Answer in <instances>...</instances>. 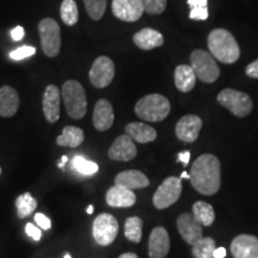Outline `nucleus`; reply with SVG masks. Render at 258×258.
Returning a JSON list of instances; mask_svg holds the SVG:
<instances>
[{
	"label": "nucleus",
	"instance_id": "nucleus-22",
	"mask_svg": "<svg viewBox=\"0 0 258 258\" xmlns=\"http://www.w3.org/2000/svg\"><path fill=\"white\" fill-rule=\"evenodd\" d=\"M125 134L133 141L140 144L152 143L157 139V131L143 122H132L125 125Z\"/></svg>",
	"mask_w": 258,
	"mask_h": 258
},
{
	"label": "nucleus",
	"instance_id": "nucleus-39",
	"mask_svg": "<svg viewBox=\"0 0 258 258\" xmlns=\"http://www.w3.org/2000/svg\"><path fill=\"white\" fill-rule=\"evenodd\" d=\"M11 37H12V40L16 41V42L23 40V37H24L23 27H19V25H18V27L12 29V30H11Z\"/></svg>",
	"mask_w": 258,
	"mask_h": 258
},
{
	"label": "nucleus",
	"instance_id": "nucleus-42",
	"mask_svg": "<svg viewBox=\"0 0 258 258\" xmlns=\"http://www.w3.org/2000/svg\"><path fill=\"white\" fill-rule=\"evenodd\" d=\"M226 256V249L225 247H217L213 253V258H225Z\"/></svg>",
	"mask_w": 258,
	"mask_h": 258
},
{
	"label": "nucleus",
	"instance_id": "nucleus-41",
	"mask_svg": "<svg viewBox=\"0 0 258 258\" xmlns=\"http://www.w3.org/2000/svg\"><path fill=\"white\" fill-rule=\"evenodd\" d=\"M189 159H190V152H189V151H185V152H180L178 154V160L182 161V163L184 164L185 166L188 165Z\"/></svg>",
	"mask_w": 258,
	"mask_h": 258
},
{
	"label": "nucleus",
	"instance_id": "nucleus-38",
	"mask_svg": "<svg viewBox=\"0 0 258 258\" xmlns=\"http://www.w3.org/2000/svg\"><path fill=\"white\" fill-rule=\"evenodd\" d=\"M245 73H246V76H249L250 78L258 79V59L254 60L253 62L247 64Z\"/></svg>",
	"mask_w": 258,
	"mask_h": 258
},
{
	"label": "nucleus",
	"instance_id": "nucleus-24",
	"mask_svg": "<svg viewBox=\"0 0 258 258\" xmlns=\"http://www.w3.org/2000/svg\"><path fill=\"white\" fill-rule=\"evenodd\" d=\"M196 74L189 64H179L175 70L176 88L182 92H189L195 88Z\"/></svg>",
	"mask_w": 258,
	"mask_h": 258
},
{
	"label": "nucleus",
	"instance_id": "nucleus-29",
	"mask_svg": "<svg viewBox=\"0 0 258 258\" xmlns=\"http://www.w3.org/2000/svg\"><path fill=\"white\" fill-rule=\"evenodd\" d=\"M124 235L133 243H140L143 237V220L139 217H132L125 220Z\"/></svg>",
	"mask_w": 258,
	"mask_h": 258
},
{
	"label": "nucleus",
	"instance_id": "nucleus-7",
	"mask_svg": "<svg viewBox=\"0 0 258 258\" xmlns=\"http://www.w3.org/2000/svg\"><path fill=\"white\" fill-rule=\"evenodd\" d=\"M41 46L43 53L49 57L59 55L61 48V30L59 24L53 18L42 19L38 24Z\"/></svg>",
	"mask_w": 258,
	"mask_h": 258
},
{
	"label": "nucleus",
	"instance_id": "nucleus-17",
	"mask_svg": "<svg viewBox=\"0 0 258 258\" xmlns=\"http://www.w3.org/2000/svg\"><path fill=\"white\" fill-rule=\"evenodd\" d=\"M60 99L61 92L55 85H48L43 95L42 108L46 120L49 123H55L60 118Z\"/></svg>",
	"mask_w": 258,
	"mask_h": 258
},
{
	"label": "nucleus",
	"instance_id": "nucleus-5",
	"mask_svg": "<svg viewBox=\"0 0 258 258\" xmlns=\"http://www.w3.org/2000/svg\"><path fill=\"white\" fill-rule=\"evenodd\" d=\"M190 62H191L190 66L196 74V78L203 83L212 84L217 82L220 76V70L211 53L202 49L194 50L190 55Z\"/></svg>",
	"mask_w": 258,
	"mask_h": 258
},
{
	"label": "nucleus",
	"instance_id": "nucleus-12",
	"mask_svg": "<svg viewBox=\"0 0 258 258\" xmlns=\"http://www.w3.org/2000/svg\"><path fill=\"white\" fill-rule=\"evenodd\" d=\"M177 230L186 244L194 245L202 238V225L196 220L192 213H183L177 219Z\"/></svg>",
	"mask_w": 258,
	"mask_h": 258
},
{
	"label": "nucleus",
	"instance_id": "nucleus-44",
	"mask_svg": "<svg viewBox=\"0 0 258 258\" xmlns=\"http://www.w3.org/2000/svg\"><path fill=\"white\" fill-rule=\"evenodd\" d=\"M67 160H69V159H67V157H66V156H63L62 158H61V161H60V163H59V164H57V166H59V167H60V169H63V167H64V165H66Z\"/></svg>",
	"mask_w": 258,
	"mask_h": 258
},
{
	"label": "nucleus",
	"instance_id": "nucleus-36",
	"mask_svg": "<svg viewBox=\"0 0 258 258\" xmlns=\"http://www.w3.org/2000/svg\"><path fill=\"white\" fill-rule=\"evenodd\" d=\"M35 221H36L37 226L42 230H49L51 227V222L49 219H48L46 215L42 214V213H37V214H35Z\"/></svg>",
	"mask_w": 258,
	"mask_h": 258
},
{
	"label": "nucleus",
	"instance_id": "nucleus-16",
	"mask_svg": "<svg viewBox=\"0 0 258 258\" xmlns=\"http://www.w3.org/2000/svg\"><path fill=\"white\" fill-rule=\"evenodd\" d=\"M170 251V235L164 227H156L148 239L150 258H165Z\"/></svg>",
	"mask_w": 258,
	"mask_h": 258
},
{
	"label": "nucleus",
	"instance_id": "nucleus-23",
	"mask_svg": "<svg viewBox=\"0 0 258 258\" xmlns=\"http://www.w3.org/2000/svg\"><path fill=\"white\" fill-rule=\"evenodd\" d=\"M133 41L137 44V47L140 48V49L151 50L153 48L163 46L164 37L159 31L151 28H146L138 31L137 34H134Z\"/></svg>",
	"mask_w": 258,
	"mask_h": 258
},
{
	"label": "nucleus",
	"instance_id": "nucleus-40",
	"mask_svg": "<svg viewBox=\"0 0 258 258\" xmlns=\"http://www.w3.org/2000/svg\"><path fill=\"white\" fill-rule=\"evenodd\" d=\"M208 0H188V5L190 8H203V6H207Z\"/></svg>",
	"mask_w": 258,
	"mask_h": 258
},
{
	"label": "nucleus",
	"instance_id": "nucleus-18",
	"mask_svg": "<svg viewBox=\"0 0 258 258\" xmlns=\"http://www.w3.org/2000/svg\"><path fill=\"white\" fill-rule=\"evenodd\" d=\"M114 120L115 115L110 102L106 101V99H99L96 103L95 109H93L92 121L95 128L99 132L108 131L114 123Z\"/></svg>",
	"mask_w": 258,
	"mask_h": 258
},
{
	"label": "nucleus",
	"instance_id": "nucleus-1",
	"mask_svg": "<svg viewBox=\"0 0 258 258\" xmlns=\"http://www.w3.org/2000/svg\"><path fill=\"white\" fill-rule=\"evenodd\" d=\"M190 182L196 191L205 196L217 194L221 185L220 160L213 154H201L192 163Z\"/></svg>",
	"mask_w": 258,
	"mask_h": 258
},
{
	"label": "nucleus",
	"instance_id": "nucleus-15",
	"mask_svg": "<svg viewBox=\"0 0 258 258\" xmlns=\"http://www.w3.org/2000/svg\"><path fill=\"white\" fill-rule=\"evenodd\" d=\"M138 150L134 141L127 134L121 135L114 141L109 148L108 156L110 159L116 161H129L137 157Z\"/></svg>",
	"mask_w": 258,
	"mask_h": 258
},
{
	"label": "nucleus",
	"instance_id": "nucleus-46",
	"mask_svg": "<svg viewBox=\"0 0 258 258\" xmlns=\"http://www.w3.org/2000/svg\"><path fill=\"white\" fill-rule=\"evenodd\" d=\"M86 212H88V214H92V213H93V206H89L88 211H86Z\"/></svg>",
	"mask_w": 258,
	"mask_h": 258
},
{
	"label": "nucleus",
	"instance_id": "nucleus-19",
	"mask_svg": "<svg viewBox=\"0 0 258 258\" xmlns=\"http://www.w3.org/2000/svg\"><path fill=\"white\" fill-rule=\"evenodd\" d=\"M105 199L106 203L110 207L115 208L133 207L135 202H137V196H135L133 190H129L116 184L108 190Z\"/></svg>",
	"mask_w": 258,
	"mask_h": 258
},
{
	"label": "nucleus",
	"instance_id": "nucleus-8",
	"mask_svg": "<svg viewBox=\"0 0 258 258\" xmlns=\"http://www.w3.org/2000/svg\"><path fill=\"white\" fill-rule=\"evenodd\" d=\"M182 194V179L167 177L153 195V205L157 209H165L178 201Z\"/></svg>",
	"mask_w": 258,
	"mask_h": 258
},
{
	"label": "nucleus",
	"instance_id": "nucleus-26",
	"mask_svg": "<svg viewBox=\"0 0 258 258\" xmlns=\"http://www.w3.org/2000/svg\"><path fill=\"white\" fill-rule=\"evenodd\" d=\"M192 215L202 226H211L215 220V212L212 205L205 201H198L192 206Z\"/></svg>",
	"mask_w": 258,
	"mask_h": 258
},
{
	"label": "nucleus",
	"instance_id": "nucleus-20",
	"mask_svg": "<svg viewBox=\"0 0 258 258\" xmlns=\"http://www.w3.org/2000/svg\"><path fill=\"white\" fill-rule=\"evenodd\" d=\"M115 184L129 190L144 189L150 185V179L144 172L138 170H127L118 173L115 178Z\"/></svg>",
	"mask_w": 258,
	"mask_h": 258
},
{
	"label": "nucleus",
	"instance_id": "nucleus-48",
	"mask_svg": "<svg viewBox=\"0 0 258 258\" xmlns=\"http://www.w3.org/2000/svg\"><path fill=\"white\" fill-rule=\"evenodd\" d=\"M0 175H2V167H0Z\"/></svg>",
	"mask_w": 258,
	"mask_h": 258
},
{
	"label": "nucleus",
	"instance_id": "nucleus-9",
	"mask_svg": "<svg viewBox=\"0 0 258 258\" xmlns=\"http://www.w3.org/2000/svg\"><path fill=\"white\" fill-rule=\"evenodd\" d=\"M118 233V222L114 215L103 213L93 221L92 234L96 243L102 246H108L116 239Z\"/></svg>",
	"mask_w": 258,
	"mask_h": 258
},
{
	"label": "nucleus",
	"instance_id": "nucleus-4",
	"mask_svg": "<svg viewBox=\"0 0 258 258\" xmlns=\"http://www.w3.org/2000/svg\"><path fill=\"white\" fill-rule=\"evenodd\" d=\"M61 97H62L70 117L74 120H80L86 115L88 102H86L85 90L79 82L69 80L64 83L61 90Z\"/></svg>",
	"mask_w": 258,
	"mask_h": 258
},
{
	"label": "nucleus",
	"instance_id": "nucleus-37",
	"mask_svg": "<svg viewBox=\"0 0 258 258\" xmlns=\"http://www.w3.org/2000/svg\"><path fill=\"white\" fill-rule=\"evenodd\" d=\"M25 233H27L29 237L32 238V239L36 240V241L40 240L42 237L41 230H38V228L34 224H27V226H25Z\"/></svg>",
	"mask_w": 258,
	"mask_h": 258
},
{
	"label": "nucleus",
	"instance_id": "nucleus-10",
	"mask_svg": "<svg viewBox=\"0 0 258 258\" xmlns=\"http://www.w3.org/2000/svg\"><path fill=\"white\" fill-rule=\"evenodd\" d=\"M115 77V64L108 56H98L93 61L90 70V82L97 89H104L109 86Z\"/></svg>",
	"mask_w": 258,
	"mask_h": 258
},
{
	"label": "nucleus",
	"instance_id": "nucleus-30",
	"mask_svg": "<svg viewBox=\"0 0 258 258\" xmlns=\"http://www.w3.org/2000/svg\"><path fill=\"white\" fill-rule=\"evenodd\" d=\"M60 15L61 19L66 25L72 27V25L78 23L79 12L76 2L74 0H63L60 8Z\"/></svg>",
	"mask_w": 258,
	"mask_h": 258
},
{
	"label": "nucleus",
	"instance_id": "nucleus-6",
	"mask_svg": "<svg viewBox=\"0 0 258 258\" xmlns=\"http://www.w3.org/2000/svg\"><path fill=\"white\" fill-rule=\"evenodd\" d=\"M220 105L228 109L237 117H245L252 111L253 103L247 93L234 89H225L217 97Z\"/></svg>",
	"mask_w": 258,
	"mask_h": 258
},
{
	"label": "nucleus",
	"instance_id": "nucleus-27",
	"mask_svg": "<svg viewBox=\"0 0 258 258\" xmlns=\"http://www.w3.org/2000/svg\"><path fill=\"white\" fill-rule=\"evenodd\" d=\"M191 246L192 256L195 258H213L214 250L217 249L215 240L211 237L201 238V239L196 241Z\"/></svg>",
	"mask_w": 258,
	"mask_h": 258
},
{
	"label": "nucleus",
	"instance_id": "nucleus-34",
	"mask_svg": "<svg viewBox=\"0 0 258 258\" xmlns=\"http://www.w3.org/2000/svg\"><path fill=\"white\" fill-rule=\"evenodd\" d=\"M35 53H36L35 47L22 46V47L17 48V49L12 50L11 53H10V57H11L12 60L19 61V60H23V59H27V57L32 56Z\"/></svg>",
	"mask_w": 258,
	"mask_h": 258
},
{
	"label": "nucleus",
	"instance_id": "nucleus-28",
	"mask_svg": "<svg viewBox=\"0 0 258 258\" xmlns=\"http://www.w3.org/2000/svg\"><path fill=\"white\" fill-rule=\"evenodd\" d=\"M16 207H17L18 217L24 219L32 214V212L36 209L37 201L36 199L32 198L30 192H24L23 195L18 196L17 200H16Z\"/></svg>",
	"mask_w": 258,
	"mask_h": 258
},
{
	"label": "nucleus",
	"instance_id": "nucleus-25",
	"mask_svg": "<svg viewBox=\"0 0 258 258\" xmlns=\"http://www.w3.org/2000/svg\"><path fill=\"white\" fill-rule=\"evenodd\" d=\"M84 141V132L83 129L78 127H73V125H69L64 127L62 131V134L56 139V144L59 146L63 147H72L76 148L80 146Z\"/></svg>",
	"mask_w": 258,
	"mask_h": 258
},
{
	"label": "nucleus",
	"instance_id": "nucleus-45",
	"mask_svg": "<svg viewBox=\"0 0 258 258\" xmlns=\"http://www.w3.org/2000/svg\"><path fill=\"white\" fill-rule=\"evenodd\" d=\"M182 178L190 179V175L188 172H186V171H183V172H182V175H180V179H182Z\"/></svg>",
	"mask_w": 258,
	"mask_h": 258
},
{
	"label": "nucleus",
	"instance_id": "nucleus-35",
	"mask_svg": "<svg viewBox=\"0 0 258 258\" xmlns=\"http://www.w3.org/2000/svg\"><path fill=\"white\" fill-rule=\"evenodd\" d=\"M190 19L192 21H206L208 18V9L207 6L203 8H194L189 14Z\"/></svg>",
	"mask_w": 258,
	"mask_h": 258
},
{
	"label": "nucleus",
	"instance_id": "nucleus-32",
	"mask_svg": "<svg viewBox=\"0 0 258 258\" xmlns=\"http://www.w3.org/2000/svg\"><path fill=\"white\" fill-rule=\"evenodd\" d=\"M108 0H84L85 9L93 21H99L105 14Z\"/></svg>",
	"mask_w": 258,
	"mask_h": 258
},
{
	"label": "nucleus",
	"instance_id": "nucleus-11",
	"mask_svg": "<svg viewBox=\"0 0 258 258\" xmlns=\"http://www.w3.org/2000/svg\"><path fill=\"white\" fill-rule=\"evenodd\" d=\"M111 10L116 18L128 23L139 21L145 12L141 0H112Z\"/></svg>",
	"mask_w": 258,
	"mask_h": 258
},
{
	"label": "nucleus",
	"instance_id": "nucleus-13",
	"mask_svg": "<svg viewBox=\"0 0 258 258\" xmlns=\"http://www.w3.org/2000/svg\"><path fill=\"white\" fill-rule=\"evenodd\" d=\"M202 128L201 117L196 115L183 116L176 124V137L183 143L190 144L198 140Z\"/></svg>",
	"mask_w": 258,
	"mask_h": 258
},
{
	"label": "nucleus",
	"instance_id": "nucleus-31",
	"mask_svg": "<svg viewBox=\"0 0 258 258\" xmlns=\"http://www.w3.org/2000/svg\"><path fill=\"white\" fill-rule=\"evenodd\" d=\"M72 167L74 170L78 171L79 173L85 176H91L98 171V165L93 161L86 159L83 156H76L72 159Z\"/></svg>",
	"mask_w": 258,
	"mask_h": 258
},
{
	"label": "nucleus",
	"instance_id": "nucleus-2",
	"mask_svg": "<svg viewBox=\"0 0 258 258\" xmlns=\"http://www.w3.org/2000/svg\"><path fill=\"white\" fill-rule=\"evenodd\" d=\"M208 48L212 56L222 63H234L240 56V48L233 35L225 29H215L208 35Z\"/></svg>",
	"mask_w": 258,
	"mask_h": 258
},
{
	"label": "nucleus",
	"instance_id": "nucleus-21",
	"mask_svg": "<svg viewBox=\"0 0 258 258\" xmlns=\"http://www.w3.org/2000/svg\"><path fill=\"white\" fill-rule=\"evenodd\" d=\"M19 108V97L17 91L11 86L0 88V116L12 117Z\"/></svg>",
	"mask_w": 258,
	"mask_h": 258
},
{
	"label": "nucleus",
	"instance_id": "nucleus-14",
	"mask_svg": "<svg viewBox=\"0 0 258 258\" xmlns=\"http://www.w3.org/2000/svg\"><path fill=\"white\" fill-rule=\"evenodd\" d=\"M231 252L233 258H258V237L239 234L232 240Z\"/></svg>",
	"mask_w": 258,
	"mask_h": 258
},
{
	"label": "nucleus",
	"instance_id": "nucleus-47",
	"mask_svg": "<svg viewBox=\"0 0 258 258\" xmlns=\"http://www.w3.org/2000/svg\"><path fill=\"white\" fill-rule=\"evenodd\" d=\"M63 258H72V257H71V254L70 253H66V254H64V257Z\"/></svg>",
	"mask_w": 258,
	"mask_h": 258
},
{
	"label": "nucleus",
	"instance_id": "nucleus-3",
	"mask_svg": "<svg viewBox=\"0 0 258 258\" xmlns=\"http://www.w3.org/2000/svg\"><path fill=\"white\" fill-rule=\"evenodd\" d=\"M171 105L169 99L159 93H151L139 99L135 104V114L147 122H160L169 116Z\"/></svg>",
	"mask_w": 258,
	"mask_h": 258
},
{
	"label": "nucleus",
	"instance_id": "nucleus-43",
	"mask_svg": "<svg viewBox=\"0 0 258 258\" xmlns=\"http://www.w3.org/2000/svg\"><path fill=\"white\" fill-rule=\"evenodd\" d=\"M118 258H139V257L135 253H133V252H127V253L121 254V256L118 257Z\"/></svg>",
	"mask_w": 258,
	"mask_h": 258
},
{
	"label": "nucleus",
	"instance_id": "nucleus-33",
	"mask_svg": "<svg viewBox=\"0 0 258 258\" xmlns=\"http://www.w3.org/2000/svg\"><path fill=\"white\" fill-rule=\"evenodd\" d=\"M145 12L148 15H161L165 11L167 0H141Z\"/></svg>",
	"mask_w": 258,
	"mask_h": 258
}]
</instances>
